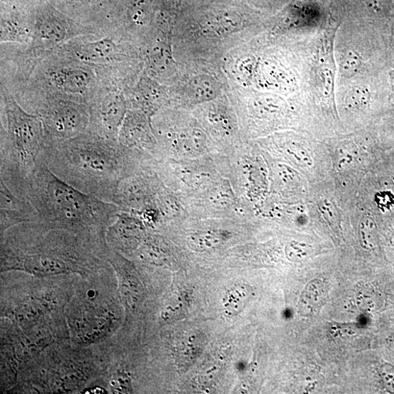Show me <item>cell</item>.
I'll return each instance as SVG.
<instances>
[{
	"label": "cell",
	"instance_id": "cell-25",
	"mask_svg": "<svg viewBox=\"0 0 394 394\" xmlns=\"http://www.w3.org/2000/svg\"><path fill=\"white\" fill-rule=\"evenodd\" d=\"M288 152L293 157L303 165H309L311 163L310 156L303 149L298 145L291 147Z\"/></svg>",
	"mask_w": 394,
	"mask_h": 394
},
{
	"label": "cell",
	"instance_id": "cell-18",
	"mask_svg": "<svg viewBox=\"0 0 394 394\" xmlns=\"http://www.w3.org/2000/svg\"><path fill=\"white\" fill-rule=\"evenodd\" d=\"M223 240V237L220 233L208 232L190 237V244L191 248L204 251L215 247Z\"/></svg>",
	"mask_w": 394,
	"mask_h": 394
},
{
	"label": "cell",
	"instance_id": "cell-7",
	"mask_svg": "<svg viewBox=\"0 0 394 394\" xmlns=\"http://www.w3.org/2000/svg\"><path fill=\"white\" fill-rule=\"evenodd\" d=\"M46 76L49 84L61 96L88 106L94 97L91 91L96 85V76L89 64L78 61L54 64Z\"/></svg>",
	"mask_w": 394,
	"mask_h": 394
},
{
	"label": "cell",
	"instance_id": "cell-28",
	"mask_svg": "<svg viewBox=\"0 0 394 394\" xmlns=\"http://www.w3.org/2000/svg\"><path fill=\"white\" fill-rule=\"evenodd\" d=\"M108 393L107 390L101 387L90 388L86 390H84V392H83V393Z\"/></svg>",
	"mask_w": 394,
	"mask_h": 394
},
{
	"label": "cell",
	"instance_id": "cell-19",
	"mask_svg": "<svg viewBox=\"0 0 394 394\" xmlns=\"http://www.w3.org/2000/svg\"><path fill=\"white\" fill-rule=\"evenodd\" d=\"M318 208L329 225L337 233L340 228V215L335 204L328 200H323L319 203Z\"/></svg>",
	"mask_w": 394,
	"mask_h": 394
},
{
	"label": "cell",
	"instance_id": "cell-16",
	"mask_svg": "<svg viewBox=\"0 0 394 394\" xmlns=\"http://www.w3.org/2000/svg\"><path fill=\"white\" fill-rule=\"evenodd\" d=\"M359 236L361 247L373 251L377 247V226L371 217H364L359 224Z\"/></svg>",
	"mask_w": 394,
	"mask_h": 394
},
{
	"label": "cell",
	"instance_id": "cell-4",
	"mask_svg": "<svg viewBox=\"0 0 394 394\" xmlns=\"http://www.w3.org/2000/svg\"><path fill=\"white\" fill-rule=\"evenodd\" d=\"M5 127L1 125L0 179L21 198L27 193L47 149L40 116L23 109L9 92L2 94Z\"/></svg>",
	"mask_w": 394,
	"mask_h": 394
},
{
	"label": "cell",
	"instance_id": "cell-10",
	"mask_svg": "<svg viewBox=\"0 0 394 394\" xmlns=\"http://www.w3.org/2000/svg\"><path fill=\"white\" fill-rule=\"evenodd\" d=\"M74 319L73 332L84 343H92L107 336L115 326V315L106 306L92 307Z\"/></svg>",
	"mask_w": 394,
	"mask_h": 394
},
{
	"label": "cell",
	"instance_id": "cell-6",
	"mask_svg": "<svg viewBox=\"0 0 394 394\" xmlns=\"http://www.w3.org/2000/svg\"><path fill=\"white\" fill-rule=\"evenodd\" d=\"M33 37L31 49L39 53L51 52L73 38L88 32L81 23L57 8L49 0L32 5Z\"/></svg>",
	"mask_w": 394,
	"mask_h": 394
},
{
	"label": "cell",
	"instance_id": "cell-9",
	"mask_svg": "<svg viewBox=\"0 0 394 394\" xmlns=\"http://www.w3.org/2000/svg\"><path fill=\"white\" fill-rule=\"evenodd\" d=\"M32 5L26 0H1V43L30 44L33 37Z\"/></svg>",
	"mask_w": 394,
	"mask_h": 394
},
{
	"label": "cell",
	"instance_id": "cell-1",
	"mask_svg": "<svg viewBox=\"0 0 394 394\" xmlns=\"http://www.w3.org/2000/svg\"><path fill=\"white\" fill-rule=\"evenodd\" d=\"M27 200L35 209L37 223L41 228L70 232L104 252H108L107 229L123 210L66 183L49 169L43 158L32 179Z\"/></svg>",
	"mask_w": 394,
	"mask_h": 394
},
{
	"label": "cell",
	"instance_id": "cell-3",
	"mask_svg": "<svg viewBox=\"0 0 394 394\" xmlns=\"http://www.w3.org/2000/svg\"><path fill=\"white\" fill-rule=\"evenodd\" d=\"M43 159L66 183L111 203L133 167L131 151L89 132L47 147Z\"/></svg>",
	"mask_w": 394,
	"mask_h": 394
},
{
	"label": "cell",
	"instance_id": "cell-23",
	"mask_svg": "<svg viewBox=\"0 0 394 394\" xmlns=\"http://www.w3.org/2000/svg\"><path fill=\"white\" fill-rule=\"evenodd\" d=\"M380 377L385 390L394 393V366L385 363L380 368Z\"/></svg>",
	"mask_w": 394,
	"mask_h": 394
},
{
	"label": "cell",
	"instance_id": "cell-14",
	"mask_svg": "<svg viewBox=\"0 0 394 394\" xmlns=\"http://www.w3.org/2000/svg\"><path fill=\"white\" fill-rule=\"evenodd\" d=\"M56 8L69 17L80 21L79 18H89L103 10L110 13L116 0H49Z\"/></svg>",
	"mask_w": 394,
	"mask_h": 394
},
{
	"label": "cell",
	"instance_id": "cell-21",
	"mask_svg": "<svg viewBox=\"0 0 394 394\" xmlns=\"http://www.w3.org/2000/svg\"><path fill=\"white\" fill-rule=\"evenodd\" d=\"M356 156V147L351 142H343L338 147L336 153V164L339 169L350 165Z\"/></svg>",
	"mask_w": 394,
	"mask_h": 394
},
{
	"label": "cell",
	"instance_id": "cell-30",
	"mask_svg": "<svg viewBox=\"0 0 394 394\" xmlns=\"http://www.w3.org/2000/svg\"><path fill=\"white\" fill-rule=\"evenodd\" d=\"M393 344H394V334H393Z\"/></svg>",
	"mask_w": 394,
	"mask_h": 394
},
{
	"label": "cell",
	"instance_id": "cell-29",
	"mask_svg": "<svg viewBox=\"0 0 394 394\" xmlns=\"http://www.w3.org/2000/svg\"><path fill=\"white\" fill-rule=\"evenodd\" d=\"M390 79H391L393 90L394 91V71L390 72Z\"/></svg>",
	"mask_w": 394,
	"mask_h": 394
},
{
	"label": "cell",
	"instance_id": "cell-22",
	"mask_svg": "<svg viewBox=\"0 0 394 394\" xmlns=\"http://www.w3.org/2000/svg\"><path fill=\"white\" fill-rule=\"evenodd\" d=\"M309 246L299 242H291L286 247V255L293 262H302L310 255Z\"/></svg>",
	"mask_w": 394,
	"mask_h": 394
},
{
	"label": "cell",
	"instance_id": "cell-26",
	"mask_svg": "<svg viewBox=\"0 0 394 394\" xmlns=\"http://www.w3.org/2000/svg\"><path fill=\"white\" fill-rule=\"evenodd\" d=\"M129 381L127 377L118 376L116 378H113L111 382V388L113 393H127L130 390Z\"/></svg>",
	"mask_w": 394,
	"mask_h": 394
},
{
	"label": "cell",
	"instance_id": "cell-13",
	"mask_svg": "<svg viewBox=\"0 0 394 394\" xmlns=\"http://www.w3.org/2000/svg\"><path fill=\"white\" fill-rule=\"evenodd\" d=\"M139 220L133 215L120 210L106 231V242L115 252H128L138 242L142 232Z\"/></svg>",
	"mask_w": 394,
	"mask_h": 394
},
{
	"label": "cell",
	"instance_id": "cell-2",
	"mask_svg": "<svg viewBox=\"0 0 394 394\" xmlns=\"http://www.w3.org/2000/svg\"><path fill=\"white\" fill-rule=\"evenodd\" d=\"M2 235V271L20 270L47 277L84 274L101 266L104 254L82 238L64 230H45L37 223L19 225Z\"/></svg>",
	"mask_w": 394,
	"mask_h": 394
},
{
	"label": "cell",
	"instance_id": "cell-11",
	"mask_svg": "<svg viewBox=\"0 0 394 394\" xmlns=\"http://www.w3.org/2000/svg\"><path fill=\"white\" fill-rule=\"evenodd\" d=\"M65 50L69 57L86 64H108L120 58V51L114 37H106L92 41L69 43Z\"/></svg>",
	"mask_w": 394,
	"mask_h": 394
},
{
	"label": "cell",
	"instance_id": "cell-5",
	"mask_svg": "<svg viewBox=\"0 0 394 394\" xmlns=\"http://www.w3.org/2000/svg\"><path fill=\"white\" fill-rule=\"evenodd\" d=\"M33 113L40 116L47 147L76 138L88 132L90 115L86 104L61 95L41 101Z\"/></svg>",
	"mask_w": 394,
	"mask_h": 394
},
{
	"label": "cell",
	"instance_id": "cell-12",
	"mask_svg": "<svg viewBox=\"0 0 394 394\" xmlns=\"http://www.w3.org/2000/svg\"><path fill=\"white\" fill-rule=\"evenodd\" d=\"M0 185L1 234L19 225L37 223L38 214L30 202L17 196L4 181L0 180Z\"/></svg>",
	"mask_w": 394,
	"mask_h": 394
},
{
	"label": "cell",
	"instance_id": "cell-24",
	"mask_svg": "<svg viewBox=\"0 0 394 394\" xmlns=\"http://www.w3.org/2000/svg\"><path fill=\"white\" fill-rule=\"evenodd\" d=\"M361 64L359 56L353 52H349L343 60L342 69L344 75L351 77L357 72Z\"/></svg>",
	"mask_w": 394,
	"mask_h": 394
},
{
	"label": "cell",
	"instance_id": "cell-20",
	"mask_svg": "<svg viewBox=\"0 0 394 394\" xmlns=\"http://www.w3.org/2000/svg\"><path fill=\"white\" fill-rule=\"evenodd\" d=\"M371 93L364 86L354 88L348 94L347 97V105L351 109H361L369 102Z\"/></svg>",
	"mask_w": 394,
	"mask_h": 394
},
{
	"label": "cell",
	"instance_id": "cell-27",
	"mask_svg": "<svg viewBox=\"0 0 394 394\" xmlns=\"http://www.w3.org/2000/svg\"><path fill=\"white\" fill-rule=\"evenodd\" d=\"M376 201L379 206L388 208L394 203V196L388 191L381 192L376 196Z\"/></svg>",
	"mask_w": 394,
	"mask_h": 394
},
{
	"label": "cell",
	"instance_id": "cell-15",
	"mask_svg": "<svg viewBox=\"0 0 394 394\" xmlns=\"http://www.w3.org/2000/svg\"><path fill=\"white\" fill-rule=\"evenodd\" d=\"M327 288L322 280L310 281L302 293L300 311L304 316L314 315L324 304L327 298Z\"/></svg>",
	"mask_w": 394,
	"mask_h": 394
},
{
	"label": "cell",
	"instance_id": "cell-8",
	"mask_svg": "<svg viewBox=\"0 0 394 394\" xmlns=\"http://www.w3.org/2000/svg\"><path fill=\"white\" fill-rule=\"evenodd\" d=\"M90 121L88 132L112 142H118V135L127 113L125 98L115 91L96 95L89 105Z\"/></svg>",
	"mask_w": 394,
	"mask_h": 394
},
{
	"label": "cell",
	"instance_id": "cell-17",
	"mask_svg": "<svg viewBox=\"0 0 394 394\" xmlns=\"http://www.w3.org/2000/svg\"><path fill=\"white\" fill-rule=\"evenodd\" d=\"M252 288L249 286H238L229 291L225 308L231 314H237L241 311L251 298Z\"/></svg>",
	"mask_w": 394,
	"mask_h": 394
}]
</instances>
